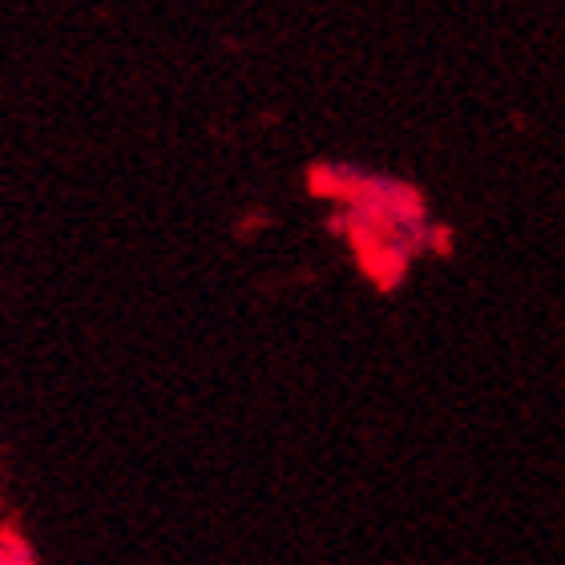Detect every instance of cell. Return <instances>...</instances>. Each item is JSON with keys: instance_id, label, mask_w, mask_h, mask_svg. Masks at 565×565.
<instances>
[{"instance_id": "cell-1", "label": "cell", "mask_w": 565, "mask_h": 565, "mask_svg": "<svg viewBox=\"0 0 565 565\" xmlns=\"http://www.w3.org/2000/svg\"><path fill=\"white\" fill-rule=\"evenodd\" d=\"M0 565H29V562H24V554L17 550V545L0 542Z\"/></svg>"}]
</instances>
